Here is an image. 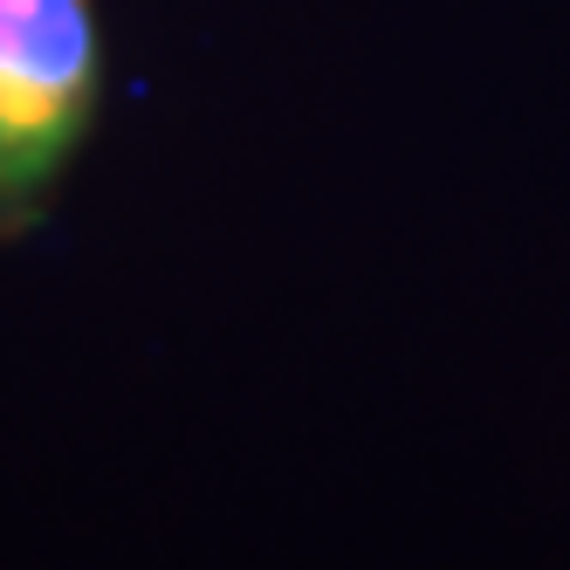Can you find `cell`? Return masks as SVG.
<instances>
[{
	"instance_id": "6da1fadb",
	"label": "cell",
	"mask_w": 570,
	"mask_h": 570,
	"mask_svg": "<svg viewBox=\"0 0 570 570\" xmlns=\"http://www.w3.org/2000/svg\"><path fill=\"white\" fill-rule=\"evenodd\" d=\"M104 104L110 28L97 0H0V248L56 214Z\"/></svg>"
}]
</instances>
